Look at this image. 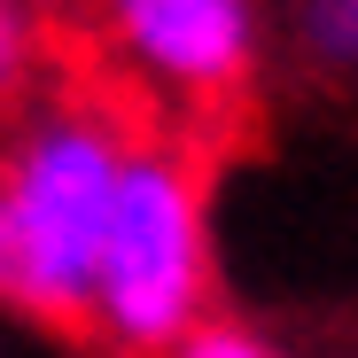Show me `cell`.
<instances>
[{
    "label": "cell",
    "mask_w": 358,
    "mask_h": 358,
    "mask_svg": "<svg viewBox=\"0 0 358 358\" xmlns=\"http://www.w3.org/2000/svg\"><path fill=\"white\" fill-rule=\"evenodd\" d=\"M31 71H39V16L24 0H0V109L31 94Z\"/></svg>",
    "instance_id": "cell-4"
},
{
    "label": "cell",
    "mask_w": 358,
    "mask_h": 358,
    "mask_svg": "<svg viewBox=\"0 0 358 358\" xmlns=\"http://www.w3.org/2000/svg\"><path fill=\"white\" fill-rule=\"evenodd\" d=\"M101 16L141 78H164L203 109L250 86V55H257L250 0H101Z\"/></svg>",
    "instance_id": "cell-3"
},
{
    "label": "cell",
    "mask_w": 358,
    "mask_h": 358,
    "mask_svg": "<svg viewBox=\"0 0 358 358\" xmlns=\"http://www.w3.org/2000/svg\"><path fill=\"white\" fill-rule=\"evenodd\" d=\"M133 141L141 125L86 86L16 125V141L0 148V304L86 327L101 218Z\"/></svg>",
    "instance_id": "cell-1"
},
{
    "label": "cell",
    "mask_w": 358,
    "mask_h": 358,
    "mask_svg": "<svg viewBox=\"0 0 358 358\" xmlns=\"http://www.w3.org/2000/svg\"><path fill=\"white\" fill-rule=\"evenodd\" d=\"M156 358H280L265 335H250V327H234V320H203L195 335H179L171 350H156Z\"/></svg>",
    "instance_id": "cell-5"
},
{
    "label": "cell",
    "mask_w": 358,
    "mask_h": 358,
    "mask_svg": "<svg viewBox=\"0 0 358 358\" xmlns=\"http://www.w3.org/2000/svg\"><path fill=\"white\" fill-rule=\"evenodd\" d=\"M304 24H312V47L327 63H358V0H312Z\"/></svg>",
    "instance_id": "cell-6"
},
{
    "label": "cell",
    "mask_w": 358,
    "mask_h": 358,
    "mask_svg": "<svg viewBox=\"0 0 358 358\" xmlns=\"http://www.w3.org/2000/svg\"><path fill=\"white\" fill-rule=\"evenodd\" d=\"M210 320V250H203V148L133 141L94 250L86 327L117 358H156Z\"/></svg>",
    "instance_id": "cell-2"
}]
</instances>
